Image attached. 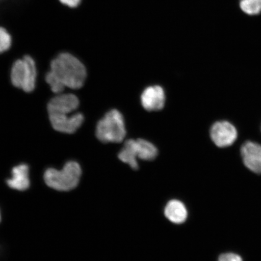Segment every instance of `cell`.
Wrapping results in <instances>:
<instances>
[{"label":"cell","instance_id":"obj_16","mask_svg":"<svg viewBox=\"0 0 261 261\" xmlns=\"http://www.w3.org/2000/svg\"><path fill=\"white\" fill-rule=\"evenodd\" d=\"M45 81L54 93L58 94L63 92L65 87L50 71L45 75Z\"/></svg>","mask_w":261,"mask_h":261},{"label":"cell","instance_id":"obj_1","mask_svg":"<svg viewBox=\"0 0 261 261\" xmlns=\"http://www.w3.org/2000/svg\"><path fill=\"white\" fill-rule=\"evenodd\" d=\"M51 72L65 87L79 89L87 78V70L83 63L69 52L63 51L57 55L50 63Z\"/></svg>","mask_w":261,"mask_h":261},{"label":"cell","instance_id":"obj_6","mask_svg":"<svg viewBox=\"0 0 261 261\" xmlns=\"http://www.w3.org/2000/svg\"><path fill=\"white\" fill-rule=\"evenodd\" d=\"M49 119L53 128L57 132L73 134L79 129L84 121V117L81 113L72 115L63 114H49Z\"/></svg>","mask_w":261,"mask_h":261},{"label":"cell","instance_id":"obj_13","mask_svg":"<svg viewBox=\"0 0 261 261\" xmlns=\"http://www.w3.org/2000/svg\"><path fill=\"white\" fill-rule=\"evenodd\" d=\"M118 158L134 170L139 169L138 158L135 148V139L128 140L125 142L121 151L119 153Z\"/></svg>","mask_w":261,"mask_h":261},{"label":"cell","instance_id":"obj_9","mask_svg":"<svg viewBox=\"0 0 261 261\" xmlns=\"http://www.w3.org/2000/svg\"><path fill=\"white\" fill-rule=\"evenodd\" d=\"M166 96L164 90L159 86L147 87L141 95L142 106L148 112H156L165 106Z\"/></svg>","mask_w":261,"mask_h":261},{"label":"cell","instance_id":"obj_14","mask_svg":"<svg viewBox=\"0 0 261 261\" xmlns=\"http://www.w3.org/2000/svg\"><path fill=\"white\" fill-rule=\"evenodd\" d=\"M240 8L245 14L256 16L261 14V0H240Z\"/></svg>","mask_w":261,"mask_h":261},{"label":"cell","instance_id":"obj_12","mask_svg":"<svg viewBox=\"0 0 261 261\" xmlns=\"http://www.w3.org/2000/svg\"><path fill=\"white\" fill-rule=\"evenodd\" d=\"M135 148L137 156L139 159L151 161L158 155V149L152 143L144 139L135 140Z\"/></svg>","mask_w":261,"mask_h":261},{"label":"cell","instance_id":"obj_17","mask_svg":"<svg viewBox=\"0 0 261 261\" xmlns=\"http://www.w3.org/2000/svg\"><path fill=\"white\" fill-rule=\"evenodd\" d=\"M218 261H243L241 257L233 253L222 254L218 258Z\"/></svg>","mask_w":261,"mask_h":261},{"label":"cell","instance_id":"obj_18","mask_svg":"<svg viewBox=\"0 0 261 261\" xmlns=\"http://www.w3.org/2000/svg\"><path fill=\"white\" fill-rule=\"evenodd\" d=\"M62 5L70 8H76L81 5L82 0H59Z\"/></svg>","mask_w":261,"mask_h":261},{"label":"cell","instance_id":"obj_5","mask_svg":"<svg viewBox=\"0 0 261 261\" xmlns=\"http://www.w3.org/2000/svg\"><path fill=\"white\" fill-rule=\"evenodd\" d=\"M210 136L215 145L219 148L232 145L238 138V130L232 123L221 120L213 124L210 129Z\"/></svg>","mask_w":261,"mask_h":261},{"label":"cell","instance_id":"obj_7","mask_svg":"<svg viewBox=\"0 0 261 261\" xmlns=\"http://www.w3.org/2000/svg\"><path fill=\"white\" fill-rule=\"evenodd\" d=\"M79 106V99L74 94L60 93L49 101L48 113V114H70L76 111Z\"/></svg>","mask_w":261,"mask_h":261},{"label":"cell","instance_id":"obj_10","mask_svg":"<svg viewBox=\"0 0 261 261\" xmlns=\"http://www.w3.org/2000/svg\"><path fill=\"white\" fill-rule=\"evenodd\" d=\"M11 177L6 179L9 188L18 191H25L30 188L29 166L27 164L18 165L13 168Z\"/></svg>","mask_w":261,"mask_h":261},{"label":"cell","instance_id":"obj_2","mask_svg":"<svg viewBox=\"0 0 261 261\" xmlns=\"http://www.w3.org/2000/svg\"><path fill=\"white\" fill-rule=\"evenodd\" d=\"M82 176V168L77 162L65 163L61 170L48 168L44 174V180L48 187L58 191H70L77 187Z\"/></svg>","mask_w":261,"mask_h":261},{"label":"cell","instance_id":"obj_19","mask_svg":"<svg viewBox=\"0 0 261 261\" xmlns=\"http://www.w3.org/2000/svg\"><path fill=\"white\" fill-rule=\"evenodd\" d=\"M2 216H1V212H0V223H1Z\"/></svg>","mask_w":261,"mask_h":261},{"label":"cell","instance_id":"obj_11","mask_svg":"<svg viewBox=\"0 0 261 261\" xmlns=\"http://www.w3.org/2000/svg\"><path fill=\"white\" fill-rule=\"evenodd\" d=\"M165 215L171 223L180 224L187 220L188 212L185 205L181 201L172 200L166 204Z\"/></svg>","mask_w":261,"mask_h":261},{"label":"cell","instance_id":"obj_4","mask_svg":"<svg viewBox=\"0 0 261 261\" xmlns=\"http://www.w3.org/2000/svg\"><path fill=\"white\" fill-rule=\"evenodd\" d=\"M37 75L35 60L30 55H25L22 59L15 61L12 65L11 73L12 84L25 92H32L35 88Z\"/></svg>","mask_w":261,"mask_h":261},{"label":"cell","instance_id":"obj_15","mask_svg":"<svg viewBox=\"0 0 261 261\" xmlns=\"http://www.w3.org/2000/svg\"><path fill=\"white\" fill-rule=\"evenodd\" d=\"M12 44L13 38L11 33L6 28L0 25V54L9 51Z\"/></svg>","mask_w":261,"mask_h":261},{"label":"cell","instance_id":"obj_8","mask_svg":"<svg viewBox=\"0 0 261 261\" xmlns=\"http://www.w3.org/2000/svg\"><path fill=\"white\" fill-rule=\"evenodd\" d=\"M241 154L245 166L256 174H261V145L247 141L241 146Z\"/></svg>","mask_w":261,"mask_h":261},{"label":"cell","instance_id":"obj_3","mask_svg":"<svg viewBox=\"0 0 261 261\" xmlns=\"http://www.w3.org/2000/svg\"><path fill=\"white\" fill-rule=\"evenodd\" d=\"M126 135L125 120L119 111L110 110L96 126L97 138L103 143H120Z\"/></svg>","mask_w":261,"mask_h":261}]
</instances>
